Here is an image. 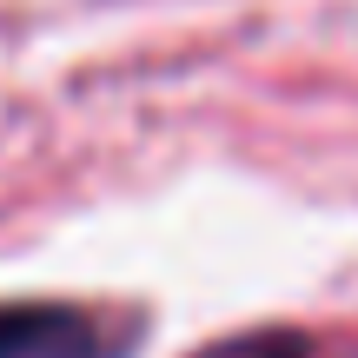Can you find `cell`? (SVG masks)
<instances>
[{
  "label": "cell",
  "instance_id": "cell-1",
  "mask_svg": "<svg viewBox=\"0 0 358 358\" xmlns=\"http://www.w3.org/2000/svg\"><path fill=\"white\" fill-rule=\"evenodd\" d=\"M146 312L106 299H0V358H133Z\"/></svg>",
  "mask_w": 358,
  "mask_h": 358
},
{
  "label": "cell",
  "instance_id": "cell-2",
  "mask_svg": "<svg viewBox=\"0 0 358 358\" xmlns=\"http://www.w3.org/2000/svg\"><path fill=\"white\" fill-rule=\"evenodd\" d=\"M186 358H312V338L292 325H252V332H226Z\"/></svg>",
  "mask_w": 358,
  "mask_h": 358
}]
</instances>
